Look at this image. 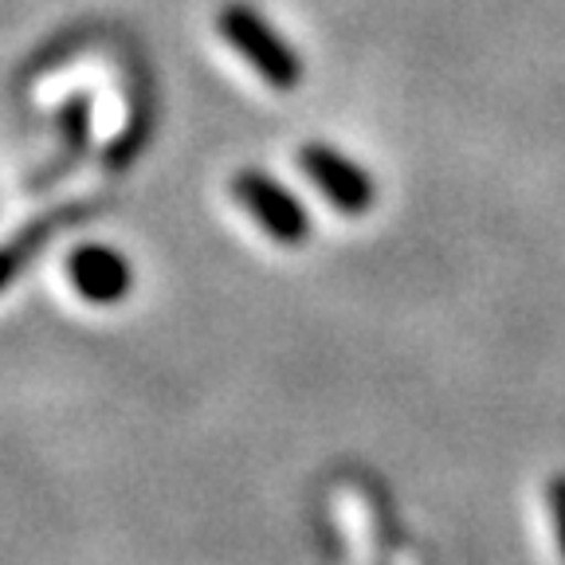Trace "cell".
<instances>
[{"label": "cell", "mask_w": 565, "mask_h": 565, "mask_svg": "<svg viewBox=\"0 0 565 565\" xmlns=\"http://www.w3.org/2000/svg\"><path fill=\"white\" fill-rule=\"evenodd\" d=\"M232 193H236L239 209L256 221L264 236H271L282 247H299L310 239V216L307 204L291 193V189L275 181L264 169H239L232 177Z\"/></svg>", "instance_id": "7a4b0ae2"}, {"label": "cell", "mask_w": 565, "mask_h": 565, "mask_svg": "<svg viewBox=\"0 0 565 565\" xmlns=\"http://www.w3.org/2000/svg\"><path fill=\"white\" fill-rule=\"evenodd\" d=\"M67 279L79 299L115 307L134 291V264L110 244H83L67 256Z\"/></svg>", "instance_id": "277c9868"}, {"label": "cell", "mask_w": 565, "mask_h": 565, "mask_svg": "<svg viewBox=\"0 0 565 565\" xmlns=\"http://www.w3.org/2000/svg\"><path fill=\"white\" fill-rule=\"evenodd\" d=\"M216 32L221 40L247 63V67L256 71L259 79L275 90H291L302 83V60L291 44H287V35H279L264 17H259L252 4H224L221 17H216Z\"/></svg>", "instance_id": "6da1fadb"}, {"label": "cell", "mask_w": 565, "mask_h": 565, "mask_svg": "<svg viewBox=\"0 0 565 565\" xmlns=\"http://www.w3.org/2000/svg\"><path fill=\"white\" fill-rule=\"evenodd\" d=\"M299 166L310 177V185L327 196L338 212H345V216H362L377 201L373 177L353 158H345L342 150L327 146V141H307L299 150Z\"/></svg>", "instance_id": "3957f363"}, {"label": "cell", "mask_w": 565, "mask_h": 565, "mask_svg": "<svg viewBox=\"0 0 565 565\" xmlns=\"http://www.w3.org/2000/svg\"><path fill=\"white\" fill-rule=\"evenodd\" d=\"M60 224H67V212L40 216V221L28 224L20 236H12L9 244H0V295L9 291L12 282H17V275L24 271V267L32 264L35 256H40V247H44L47 239L55 236V228H60Z\"/></svg>", "instance_id": "5b68a950"}, {"label": "cell", "mask_w": 565, "mask_h": 565, "mask_svg": "<svg viewBox=\"0 0 565 565\" xmlns=\"http://www.w3.org/2000/svg\"><path fill=\"white\" fill-rule=\"evenodd\" d=\"M60 134L67 138V150L79 153L90 141V106L87 98H71L60 110Z\"/></svg>", "instance_id": "8992f818"}, {"label": "cell", "mask_w": 565, "mask_h": 565, "mask_svg": "<svg viewBox=\"0 0 565 565\" xmlns=\"http://www.w3.org/2000/svg\"><path fill=\"white\" fill-rule=\"evenodd\" d=\"M546 503H550V519H554L557 550H562V562H565V476H554V479H550Z\"/></svg>", "instance_id": "52a82bcc"}]
</instances>
